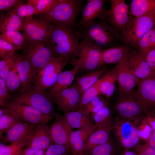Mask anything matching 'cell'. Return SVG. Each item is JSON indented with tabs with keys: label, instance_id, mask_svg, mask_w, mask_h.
Segmentation results:
<instances>
[{
	"label": "cell",
	"instance_id": "23",
	"mask_svg": "<svg viewBox=\"0 0 155 155\" xmlns=\"http://www.w3.org/2000/svg\"><path fill=\"white\" fill-rule=\"evenodd\" d=\"M64 116L72 129H79L95 125L91 113L84 109L64 113Z\"/></svg>",
	"mask_w": 155,
	"mask_h": 155
},
{
	"label": "cell",
	"instance_id": "40",
	"mask_svg": "<svg viewBox=\"0 0 155 155\" xmlns=\"http://www.w3.org/2000/svg\"><path fill=\"white\" fill-rule=\"evenodd\" d=\"M18 55L15 52L5 56L0 61V76L5 82L9 71L14 64Z\"/></svg>",
	"mask_w": 155,
	"mask_h": 155
},
{
	"label": "cell",
	"instance_id": "42",
	"mask_svg": "<svg viewBox=\"0 0 155 155\" xmlns=\"http://www.w3.org/2000/svg\"><path fill=\"white\" fill-rule=\"evenodd\" d=\"M108 106L106 100L103 96L99 95L92 100L83 109L91 113H94Z\"/></svg>",
	"mask_w": 155,
	"mask_h": 155
},
{
	"label": "cell",
	"instance_id": "29",
	"mask_svg": "<svg viewBox=\"0 0 155 155\" xmlns=\"http://www.w3.org/2000/svg\"><path fill=\"white\" fill-rule=\"evenodd\" d=\"M23 20L11 9L0 17V32L7 30L21 31Z\"/></svg>",
	"mask_w": 155,
	"mask_h": 155
},
{
	"label": "cell",
	"instance_id": "9",
	"mask_svg": "<svg viewBox=\"0 0 155 155\" xmlns=\"http://www.w3.org/2000/svg\"><path fill=\"white\" fill-rule=\"evenodd\" d=\"M4 107L7 112L19 122L36 126L41 124H46L53 119L37 109L28 106L11 102Z\"/></svg>",
	"mask_w": 155,
	"mask_h": 155
},
{
	"label": "cell",
	"instance_id": "4",
	"mask_svg": "<svg viewBox=\"0 0 155 155\" xmlns=\"http://www.w3.org/2000/svg\"><path fill=\"white\" fill-rule=\"evenodd\" d=\"M11 102L32 106L53 119L56 117L53 102L46 91L33 86L26 92L16 94Z\"/></svg>",
	"mask_w": 155,
	"mask_h": 155
},
{
	"label": "cell",
	"instance_id": "15",
	"mask_svg": "<svg viewBox=\"0 0 155 155\" xmlns=\"http://www.w3.org/2000/svg\"><path fill=\"white\" fill-rule=\"evenodd\" d=\"M82 94L73 84L51 98L56 104L57 109L65 113L77 110Z\"/></svg>",
	"mask_w": 155,
	"mask_h": 155
},
{
	"label": "cell",
	"instance_id": "7",
	"mask_svg": "<svg viewBox=\"0 0 155 155\" xmlns=\"http://www.w3.org/2000/svg\"><path fill=\"white\" fill-rule=\"evenodd\" d=\"M23 52L29 59L36 73L42 69L54 57L49 39L41 42L26 41Z\"/></svg>",
	"mask_w": 155,
	"mask_h": 155
},
{
	"label": "cell",
	"instance_id": "5",
	"mask_svg": "<svg viewBox=\"0 0 155 155\" xmlns=\"http://www.w3.org/2000/svg\"><path fill=\"white\" fill-rule=\"evenodd\" d=\"M102 50L86 39L80 40L77 57L68 63L79 69L92 71L100 67Z\"/></svg>",
	"mask_w": 155,
	"mask_h": 155
},
{
	"label": "cell",
	"instance_id": "48",
	"mask_svg": "<svg viewBox=\"0 0 155 155\" xmlns=\"http://www.w3.org/2000/svg\"><path fill=\"white\" fill-rule=\"evenodd\" d=\"M137 151L136 155H155V149L147 143L140 145Z\"/></svg>",
	"mask_w": 155,
	"mask_h": 155
},
{
	"label": "cell",
	"instance_id": "21",
	"mask_svg": "<svg viewBox=\"0 0 155 155\" xmlns=\"http://www.w3.org/2000/svg\"><path fill=\"white\" fill-rule=\"evenodd\" d=\"M129 66L135 77L137 83L140 80L155 76L139 51H131L127 57Z\"/></svg>",
	"mask_w": 155,
	"mask_h": 155
},
{
	"label": "cell",
	"instance_id": "33",
	"mask_svg": "<svg viewBox=\"0 0 155 155\" xmlns=\"http://www.w3.org/2000/svg\"><path fill=\"white\" fill-rule=\"evenodd\" d=\"M1 33L0 38L11 44L16 50L23 49L26 39L22 33L14 30L3 31Z\"/></svg>",
	"mask_w": 155,
	"mask_h": 155
},
{
	"label": "cell",
	"instance_id": "53",
	"mask_svg": "<svg viewBox=\"0 0 155 155\" xmlns=\"http://www.w3.org/2000/svg\"><path fill=\"white\" fill-rule=\"evenodd\" d=\"M147 142V144L155 149V130L152 131Z\"/></svg>",
	"mask_w": 155,
	"mask_h": 155
},
{
	"label": "cell",
	"instance_id": "36",
	"mask_svg": "<svg viewBox=\"0 0 155 155\" xmlns=\"http://www.w3.org/2000/svg\"><path fill=\"white\" fill-rule=\"evenodd\" d=\"M138 48L139 52L144 57L155 48V25L140 40Z\"/></svg>",
	"mask_w": 155,
	"mask_h": 155
},
{
	"label": "cell",
	"instance_id": "46",
	"mask_svg": "<svg viewBox=\"0 0 155 155\" xmlns=\"http://www.w3.org/2000/svg\"><path fill=\"white\" fill-rule=\"evenodd\" d=\"M137 128V134L140 139L147 141L152 131L150 125L144 119L140 122Z\"/></svg>",
	"mask_w": 155,
	"mask_h": 155
},
{
	"label": "cell",
	"instance_id": "1",
	"mask_svg": "<svg viewBox=\"0 0 155 155\" xmlns=\"http://www.w3.org/2000/svg\"><path fill=\"white\" fill-rule=\"evenodd\" d=\"M49 39L54 57H63L68 62L77 57L80 39L78 32L73 27L51 23Z\"/></svg>",
	"mask_w": 155,
	"mask_h": 155
},
{
	"label": "cell",
	"instance_id": "35",
	"mask_svg": "<svg viewBox=\"0 0 155 155\" xmlns=\"http://www.w3.org/2000/svg\"><path fill=\"white\" fill-rule=\"evenodd\" d=\"M91 114L94 125L97 128L113 124L115 121V118L108 106L96 113Z\"/></svg>",
	"mask_w": 155,
	"mask_h": 155
},
{
	"label": "cell",
	"instance_id": "12",
	"mask_svg": "<svg viewBox=\"0 0 155 155\" xmlns=\"http://www.w3.org/2000/svg\"><path fill=\"white\" fill-rule=\"evenodd\" d=\"M51 29V22L39 18L24 23L21 31L25 36L26 41L37 42L49 39Z\"/></svg>",
	"mask_w": 155,
	"mask_h": 155
},
{
	"label": "cell",
	"instance_id": "17",
	"mask_svg": "<svg viewBox=\"0 0 155 155\" xmlns=\"http://www.w3.org/2000/svg\"><path fill=\"white\" fill-rule=\"evenodd\" d=\"M16 61L17 71L21 81L20 91L26 92L33 86L36 79V73L29 59L23 52L18 54Z\"/></svg>",
	"mask_w": 155,
	"mask_h": 155
},
{
	"label": "cell",
	"instance_id": "16",
	"mask_svg": "<svg viewBox=\"0 0 155 155\" xmlns=\"http://www.w3.org/2000/svg\"><path fill=\"white\" fill-rule=\"evenodd\" d=\"M110 9L107 10V17L109 22L117 30L123 31L129 20V6L124 0L110 1Z\"/></svg>",
	"mask_w": 155,
	"mask_h": 155
},
{
	"label": "cell",
	"instance_id": "13",
	"mask_svg": "<svg viewBox=\"0 0 155 155\" xmlns=\"http://www.w3.org/2000/svg\"><path fill=\"white\" fill-rule=\"evenodd\" d=\"M106 1L104 0H87V4L82 9L80 20L73 28L75 30H80L96 19L107 18L106 10L105 8Z\"/></svg>",
	"mask_w": 155,
	"mask_h": 155
},
{
	"label": "cell",
	"instance_id": "34",
	"mask_svg": "<svg viewBox=\"0 0 155 155\" xmlns=\"http://www.w3.org/2000/svg\"><path fill=\"white\" fill-rule=\"evenodd\" d=\"M5 82L8 91L13 96L21 91V81L17 71L16 60L8 74Z\"/></svg>",
	"mask_w": 155,
	"mask_h": 155
},
{
	"label": "cell",
	"instance_id": "49",
	"mask_svg": "<svg viewBox=\"0 0 155 155\" xmlns=\"http://www.w3.org/2000/svg\"><path fill=\"white\" fill-rule=\"evenodd\" d=\"M144 57L152 72L155 75V48L149 52Z\"/></svg>",
	"mask_w": 155,
	"mask_h": 155
},
{
	"label": "cell",
	"instance_id": "38",
	"mask_svg": "<svg viewBox=\"0 0 155 155\" xmlns=\"http://www.w3.org/2000/svg\"><path fill=\"white\" fill-rule=\"evenodd\" d=\"M102 80V77L82 94L77 110L83 109L93 98L101 95L100 90V85Z\"/></svg>",
	"mask_w": 155,
	"mask_h": 155
},
{
	"label": "cell",
	"instance_id": "54",
	"mask_svg": "<svg viewBox=\"0 0 155 155\" xmlns=\"http://www.w3.org/2000/svg\"><path fill=\"white\" fill-rule=\"evenodd\" d=\"M121 155H136V154L133 152L125 150L124 152L121 153Z\"/></svg>",
	"mask_w": 155,
	"mask_h": 155
},
{
	"label": "cell",
	"instance_id": "2",
	"mask_svg": "<svg viewBox=\"0 0 155 155\" xmlns=\"http://www.w3.org/2000/svg\"><path fill=\"white\" fill-rule=\"evenodd\" d=\"M76 30L80 40L88 39L101 50L114 46L119 37L118 30L109 22L107 17L96 20Z\"/></svg>",
	"mask_w": 155,
	"mask_h": 155
},
{
	"label": "cell",
	"instance_id": "8",
	"mask_svg": "<svg viewBox=\"0 0 155 155\" xmlns=\"http://www.w3.org/2000/svg\"><path fill=\"white\" fill-rule=\"evenodd\" d=\"M68 60L61 57H53L37 73L33 86L46 91L55 83Z\"/></svg>",
	"mask_w": 155,
	"mask_h": 155
},
{
	"label": "cell",
	"instance_id": "31",
	"mask_svg": "<svg viewBox=\"0 0 155 155\" xmlns=\"http://www.w3.org/2000/svg\"><path fill=\"white\" fill-rule=\"evenodd\" d=\"M118 65L108 71L102 77V80L100 85L101 94L107 98L113 94L117 81Z\"/></svg>",
	"mask_w": 155,
	"mask_h": 155
},
{
	"label": "cell",
	"instance_id": "37",
	"mask_svg": "<svg viewBox=\"0 0 155 155\" xmlns=\"http://www.w3.org/2000/svg\"><path fill=\"white\" fill-rule=\"evenodd\" d=\"M57 1V0H29L27 3L34 7L36 15H41L50 11Z\"/></svg>",
	"mask_w": 155,
	"mask_h": 155
},
{
	"label": "cell",
	"instance_id": "45",
	"mask_svg": "<svg viewBox=\"0 0 155 155\" xmlns=\"http://www.w3.org/2000/svg\"><path fill=\"white\" fill-rule=\"evenodd\" d=\"M13 96L8 91L5 82L0 77V106L4 107L13 100Z\"/></svg>",
	"mask_w": 155,
	"mask_h": 155
},
{
	"label": "cell",
	"instance_id": "25",
	"mask_svg": "<svg viewBox=\"0 0 155 155\" xmlns=\"http://www.w3.org/2000/svg\"><path fill=\"white\" fill-rule=\"evenodd\" d=\"M97 128L94 126L73 131L69 137V145L71 150L70 155H81L84 142Z\"/></svg>",
	"mask_w": 155,
	"mask_h": 155
},
{
	"label": "cell",
	"instance_id": "10",
	"mask_svg": "<svg viewBox=\"0 0 155 155\" xmlns=\"http://www.w3.org/2000/svg\"><path fill=\"white\" fill-rule=\"evenodd\" d=\"M137 84V102L148 115H155V76L140 80Z\"/></svg>",
	"mask_w": 155,
	"mask_h": 155
},
{
	"label": "cell",
	"instance_id": "19",
	"mask_svg": "<svg viewBox=\"0 0 155 155\" xmlns=\"http://www.w3.org/2000/svg\"><path fill=\"white\" fill-rule=\"evenodd\" d=\"M143 119H135L117 116L115 118L111 131L113 132L119 146L124 141L132 135L135 127Z\"/></svg>",
	"mask_w": 155,
	"mask_h": 155
},
{
	"label": "cell",
	"instance_id": "52",
	"mask_svg": "<svg viewBox=\"0 0 155 155\" xmlns=\"http://www.w3.org/2000/svg\"><path fill=\"white\" fill-rule=\"evenodd\" d=\"M144 119L150 125L152 131L155 130V115L147 116Z\"/></svg>",
	"mask_w": 155,
	"mask_h": 155
},
{
	"label": "cell",
	"instance_id": "43",
	"mask_svg": "<svg viewBox=\"0 0 155 155\" xmlns=\"http://www.w3.org/2000/svg\"><path fill=\"white\" fill-rule=\"evenodd\" d=\"M11 115L7 112L0 117V137L2 139L3 134L6 133L16 124L18 122Z\"/></svg>",
	"mask_w": 155,
	"mask_h": 155
},
{
	"label": "cell",
	"instance_id": "47",
	"mask_svg": "<svg viewBox=\"0 0 155 155\" xmlns=\"http://www.w3.org/2000/svg\"><path fill=\"white\" fill-rule=\"evenodd\" d=\"M16 50L11 44L0 38V58L2 59L5 56L16 52Z\"/></svg>",
	"mask_w": 155,
	"mask_h": 155
},
{
	"label": "cell",
	"instance_id": "3",
	"mask_svg": "<svg viewBox=\"0 0 155 155\" xmlns=\"http://www.w3.org/2000/svg\"><path fill=\"white\" fill-rule=\"evenodd\" d=\"M82 0H57L51 10L40 18L61 26L73 28L83 3Z\"/></svg>",
	"mask_w": 155,
	"mask_h": 155
},
{
	"label": "cell",
	"instance_id": "32",
	"mask_svg": "<svg viewBox=\"0 0 155 155\" xmlns=\"http://www.w3.org/2000/svg\"><path fill=\"white\" fill-rule=\"evenodd\" d=\"M121 148L111 136L106 142L93 148L85 155H121Z\"/></svg>",
	"mask_w": 155,
	"mask_h": 155
},
{
	"label": "cell",
	"instance_id": "27",
	"mask_svg": "<svg viewBox=\"0 0 155 155\" xmlns=\"http://www.w3.org/2000/svg\"><path fill=\"white\" fill-rule=\"evenodd\" d=\"M35 126L27 123L18 122L6 133L1 140L10 144L18 142L29 135Z\"/></svg>",
	"mask_w": 155,
	"mask_h": 155
},
{
	"label": "cell",
	"instance_id": "28",
	"mask_svg": "<svg viewBox=\"0 0 155 155\" xmlns=\"http://www.w3.org/2000/svg\"><path fill=\"white\" fill-rule=\"evenodd\" d=\"M106 69V67H104L78 77L75 79L73 84L82 94L99 80V78Z\"/></svg>",
	"mask_w": 155,
	"mask_h": 155
},
{
	"label": "cell",
	"instance_id": "6",
	"mask_svg": "<svg viewBox=\"0 0 155 155\" xmlns=\"http://www.w3.org/2000/svg\"><path fill=\"white\" fill-rule=\"evenodd\" d=\"M155 25V14L134 17L130 14L129 20L122 34L127 43L137 48L142 37Z\"/></svg>",
	"mask_w": 155,
	"mask_h": 155
},
{
	"label": "cell",
	"instance_id": "41",
	"mask_svg": "<svg viewBox=\"0 0 155 155\" xmlns=\"http://www.w3.org/2000/svg\"><path fill=\"white\" fill-rule=\"evenodd\" d=\"M30 134L18 142L6 145L4 151L0 155H20L27 144Z\"/></svg>",
	"mask_w": 155,
	"mask_h": 155
},
{
	"label": "cell",
	"instance_id": "26",
	"mask_svg": "<svg viewBox=\"0 0 155 155\" xmlns=\"http://www.w3.org/2000/svg\"><path fill=\"white\" fill-rule=\"evenodd\" d=\"M131 52L126 46H113L102 50L100 67L106 64H118Z\"/></svg>",
	"mask_w": 155,
	"mask_h": 155
},
{
	"label": "cell",
	"instance_id": "20",
	"mask_svg": "<svg viewBox=\"0 0 155 155\" xmlns=\"http://www.w3.org/2000/svg\"><path fill=\"white\" fill-rule=\"evenodd\" d=\"M53 144L50 126L46 124H41L35 126L31 131L26 147L45 151Z\"/></svg>",
	"mask_w": 155,
	"mask_h": 155
},
{
	"label": "cell",
	"instance_id": "22",
	"mask_svg": "<svg viewBox=\"0 0 155 155\" xmlns=\"http://www.w3.org/2000/svg\"><path fill=\"white\" fill-rule=\"evenodd\" d=\"M113 123L97 128L93 131L85 141L81 155H85L93 148L107 142L111 136Z\"/></svg>",
	"mask_w": 155,
	"mask_h": 155
},
{
	"label": "cell",
	"instance_id": "14",
	"mask_svg": "<svg viewBox=\"0 0 155 155\" xmlns=\"http://www.w3.org/2000/svg\"><path fill=\"white\" fill-rule=\"evenodd\" d=\"M128 56L117 64V81L119 95H132L136 93L135 88L137 81L129 66Z\"/></svg>",
	"mask_w": 155,
	"mask_h": 155
},
{
	"label": "cell",
	"instance_id": "51",
	"mask_svg": "<svg viewBox=\"0 0 155 155\" xmlns=\"http://www.w3.org/2000/svg\"><path fill=\"white\" fill-rule=\"evenodd\" d=\"M45 151L26 147L23 149L20 155H44Z\"/></svg>",
	"mask_w": 155,
	"mask_h": 155
},
{
	"label": "cell",
	"instance_id": "18",
	"mask_svg": "<svg viewBox=\"0 0 155 155\" xmlns=\"http://www.w3.org/2000/svg\"><path fill=\"white\" fill-rule=\"evenodd\" d=\"M55 119L50 126V136L53 143L70 148L69 137L72 129L64 116L57 114Z\"/></svg>",
	"mask_w": 155,
	"mask_h": 155
},
{
	"label": "cell",
	"instance_id": "11",
	"mask_svg": "<svg viewBox=\"0 0 155 155\" xmlns=\"http://www.w3.org/2000/svg\"><path fill=\"white\" fill-rule=\"evenodd\" d=\"M117 116L135 119H143L148 115L137 102L136 94L119 95L115 106Z\"/></svg>",
	"mask_w": 155,
	"mask_h": 155
},
{
	"label": "cell",
	"instance_id": "30",
	"mask_svg": "<svg viewBox=\"0 0 155 155\" xmlns=\"http://www.w3.org/2000/svg\"><path fill=\"white\" fill-rule=\"evenodd\" d=\"M130 14L134 17L155 14V0H132Z\"/></svg>",
	"mask_w": 155,
	"mask_h": 155
},
{
	"label": "cell",
	"instance_id": "39",
	"mask_svg": "<svg viewBox=\"0 0 155 155\" xmlns=\"http://www.w3.org/2000/svg\"><path fill=\"white\" fill-rule=\"evenodd\" d=\"M12 9L24 21V23L32 19L34 14H36L34 7L28 3L25 4L21 2Z\"/></svg>",
	"mask_w": 155,
	"mask_h": 155
},
{
	"label": "cell",
	"instance_id": "24",
	"mask_svg": "<svg viewBox=\"0 0 155 155\" xmlns=\"http://www.w3.org/2000/svg\"><path fill=\"white\" fill-rule=\"evenodd\" d=\"M79 69L77 67L72 69L62 71L59 75L55 84L46 93L51 99L64 90L70 87Z\"/></svg>",
	"mask_w": 155,
	"mask_h": 155
},
{
	"label": "cell",
	"instance_id": "50",
	"mask_svg": "<svg viewBox=\"0 0 155 155\" xmlns=\"http://www.w3.org/2000/svg\"><path fill=\"white\" fill-rule=\"evenodd\" d=\"M22 2L20 0H0V10L6 11L13 7Z\"/></svg>",
	"mask_w": 155,
	"mask_h": 155
},
{
	"label": "cell",
	"instance_id": "44",
	"mask_svg": "<svg viewBox=\"0 0 155 155\" xmlns=\"http://www.w3.org/2000/svg\"><path fill=\"white\" fill-rule=\"evenodd\" d=\"M71 153L70 148L53 144L45 151L44 155H70Z\"/></svg>",
	"mask_w": 155,
	"mask_h": 155
}]
</instances>
